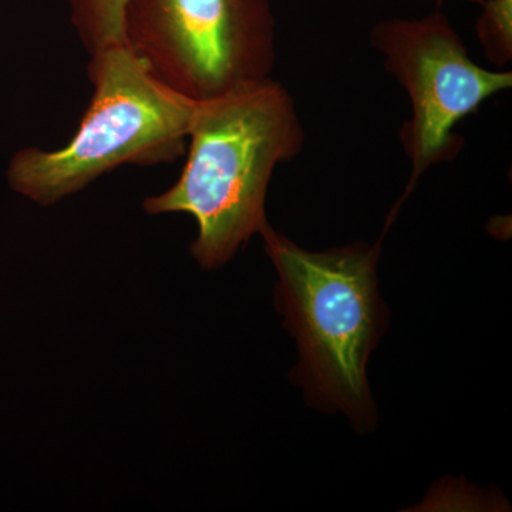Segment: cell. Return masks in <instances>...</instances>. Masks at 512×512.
Masks as SVG:
<instances>
[{
    "instance_id": "obj_1",
    "label": "cell",
    "mask_w": 512,
    "mask_h": 512,
    "mask_svg": "<svg viewBox=\"0 0 512 512\" xmlns=\"http://www.w3.org/2000/svg\"><path fill=\"white\" fill-rule=\"evenodd\" d=\"M187 144L180 177L144 210L190 214L198 225L191 255L204 269L221 268L268 224L272 175L302 153L305 130L291 94L268 77L198 101Z\"/></svg>"
},
{
    "instance_id": "obj_4",
    "label": "cell",
    "mask_w": 512,
    "mask_h": 512,
    "mask_svg": "<svg viewBox=\"0 0 512 512\" xmlns=\"http://www.w3.org/2000/svg\"><path fill=\"white\" fill-rule=\"evenodd\" d=\"M123 39L174 92L205 101L271 77V0H127Z\"/></svg>"
},
{
    "instance_id": "obj_6",
    "label": "cell",
    "mask_w": 512,
    "mask_h": 512,
    "mask_svg": "<svg viewBox=\"0 0 512 512\" xmlns=\"http://www.w3.org/2000/svg\"><path fill=\"white\" fill-rule=\"evenodd\" d=\"M70 20L90 55L124 43L123 15L127 0H66Z\"/></svg>"
},
{
    "instance_id": "obj_5",
    "label": "cell",
    "mask_w": 512,
    "mask_h": 512,
    "mask_svg": "<svg viewBox=\"0 0 512 512\" xmlns=\"http://www.w3.org/2000/svg\"><path fill=\"white\" fill-rule=\"evenodd\" d=\"M369 42L382 55L384 67L403 87L412 107L399 133L412 171L390 221L421 175L461 153L463 137L456 131L458 124L491 97L511 89L512 73L485 69L474 62L440 10L420 19L382 20L370 30Z\"/></svg>"
},
{
    "instance_id": "obj_3",
    "label": "cell",
    "mask_w": 512,
    "mask_h": 512,
    "mask_svg": "<svg viewBox=\"0 0 512 512\" xmlns=\"http://www.w3.org/2000/svg\"><path fill=\"white\" fill-rule=\"evenodd\" d=\"M92 100L59 150L23 148L8 168L10 187L53 205L123 165L171 163L185 153L198 101L165 86L126 43L90 55Z\"/></svg>"
},
{
    "instance_id": "obj_8",
    "label": "cell",
    "mask_w": 512,
    "mask_h": 512,
    "mask_svg": "<svg viewBox=\"0 0 512 512\" xmlns=\"http://www.w3.org/2000/svg\"><path fill=\"white\" fill-rule=\"evenodd\" d=\"M464 2L474 3V5L483 6L487 0H464Z\"/></svg>"
},
{
    "instance_id": "obj_2",
    "label": "cell",
    "mask_w": 512,
    "mask_h": 512,
    "mask_svg": "<svg viewBox=\"0 0 512 512\" xmlns=\"http://www.w3.org/2000/svg\"><path fill=\"white\" fill-rule=\"evenodd\" d=\"M259 234L279 276L276 305L301 352L293 382L312 406L340 410L357 430L372 429L367 362L387 326L377 291L382 238L311 252L269 224Z\"/></svg>"
},
{
    "instance_id": "obj_7",
    "label": "cell",
    "mask_w": 512,
    "mask_h": 512,
    "mask_svg": "<svg viewBox=\"0 0 512 512\" xmlns=\"http://www.w3.org/2000/svg\"><path fill=\"white\" fill-rule=\"evenodd\" d=\"M477 20V36L485 56L498 67L512 60V0H487Z\"/></svg>"
}]
</instances>
